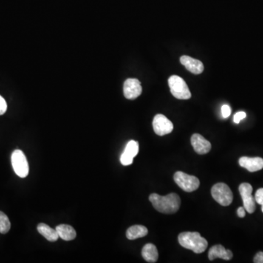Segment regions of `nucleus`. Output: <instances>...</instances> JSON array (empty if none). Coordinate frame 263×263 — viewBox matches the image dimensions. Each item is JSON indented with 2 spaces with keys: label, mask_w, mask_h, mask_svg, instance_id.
Masks as SVG:
<instances>
[{
  "label": "nucleus",
  "mask_w": 263,
  "mask_h": 263,
  "mask_svg": "<svg viewBox=\"0 0 263 263\" xmlns=\"http://www.w3.org/2000/svg\"><path fill=\"white\" fill-rule=\"evenodd\" d=\"M149 200L154 208L162 213H175L180 208L181 198L176 193H171L165 196L153 193L150 195Z\"/></svg>",
  "instance_id": "f257e3e1"
},
{
  "label": "nucleus",
  "mask_w": 263,
  "mask_h": 263,
  "mask_svg": "<svg viewBox=\"0 0 263 263\" xmlns=\"http://www.w3.org/2000/svg\"><path fill=\"white\" fill-rule=\"evenodd\" d=\"M178 239L182 247L196 254L202 253L208 247V241L197 232H184L179 234Z\"/></svg>",
  "instance_id": "f03ea898"
},
{
  "label": "nucleus",
  "mask_w": 263,
  "mask_h": 263,
  "mask_svg": "<svg viewBox=\"0 0 263 263\" xmlns=\"http://www.w3.org/2000/svg\"><path fill=\"white\" fill-rule=\"evenodd\" d=\"M168 85L173 97L179 100H189L192 94L187 83L183 78L178 75H172L168 79Z\"/></svg>",
  "instance_id": "7ed1b4c3"
},
{
  "label": "nucleus",
  "mask_w": 263,
  "mask_h": 263,
  "mask_svg": "<svg viewBox=\"0 0 263 263\" xmlns=\"http://www.w3.org/2000/svg\"><path fill=\"white\" fill-rule=\"evenodd\" d=\"M211 195L213 199L222 206H228L233 202V193L226 184L218 183L213 185Z\"/></svg>",
  "instance_id": "20e7f679"
},
{
  "label": "nucleus",
  "mask_w": 263,
  "mask_h": 263,
  "mask_svg": "<svg viewBox=\"0 0 263 263\" xmlns=\"http://www.w3.org/2000/svg\"><path fill=\"white\" fill-rule=\"evenodd\" d=\"M174 181L182 190L187 193L196 191L199 187V181L197 177L182 171L175 173Z\"/></svg>",
  "instance_id": "39448f33"
},
{
  "label": "nucleus",
  "mask_w": 263,
  "mask_h": 263,
  "mask_svg": "<svg viewBox=\"0 0 263 263\" xmlns=\"http://www.w3.org/2000/svg\"><path fill=\"white\" fill-rule=\"evenodd\" d=\"M12 166L17 176L25 178L29 174V168L24 153L19 149L15 150L11 156Z\"/></svg>",
  "instance_id": "423d86ee"
},
{
  "label": "nucleus",
  "mask_w": 263,
  "mask_h": 263,
  "mask_svg": "<svg viewBox=\"0 0 263 263\" xmlns=\"http://www.w3.org/2000/svg\"><path fill=\"white\" fill-rule=\"evenodd\" d=\"M252 185L249 183H243L240 185L239 192L244 202V206L248 213H252L256 209V201L255 197L252 196Z\"/></svg>",
  "instance_id": "0eeeda50"
},
{
  "label": "nucleus",
  "mask_w": 263,
  "mask_h": 263,
  "mask_svg": "<svg viewBox=\"0 0 263 263\" xmlns=\"http://www.w3.org/2000/svg\"><path fill=\"white\" fill-rule=\"evenodd\" d=\"M153 128L157 135L164 136L172 132L173 125L165 116L157 114L153 120Z\"/></svg>",
  "instance_id": "6e6552de"
},
{
  "label": "nucleus",
  "mask_w": 263,
  "mask_h": 263,
  "mask_svg": "<svg viewBox=\"0 0 263 263\" xmlns=\"http://www.w3.org/2000/svg\"><path fill=\"white\" fill-rule=\"evenodd\" d=\"M142 93L140 80L136 78H128L124 83V94L128 100L137 98Z\"/></svg>",
  "instance_id": "1a4fd4ad"
},
{
  "label": "nucleus",
  "mask_w": 263,
  "mask_h": 263,
  "mask_svg": "<svg viewBox=\"0 0 263 263\" xmlns=\"http://www.w3.org/2000/svg\"><path fill=\"white\" fill-rule=\"evenodd\" d=\"M139 151V145L137 141L131 140L128 142L125 151L121 156V163L125 166L131 165L133 162V159L137 156Z\"/></svg>",
  "instance_id": "9d476101"
},
{
  "label": "nucleus",
  "mask_w": 263,
  "mask_h": 263,
  "mask_svg": "<svg viewBox=\"0 0 263 263\" xmlns=\"http://www.w3.org/2000/svg\"><path fill=\"white\" fill-rule=\"evenodd\" d=\"M191 143L196 152L199 154H205L211 149V144L203 136L194 134L191 137Z\"/></svg>",
  "instance_id": "9b49d317"
},
{
  "label": "nucleus",
  "mask_w": 263,
  "mask_h": 263,
  "mask_svg": "<svg viewBox=\"0 0 263 263\" xmlns=\"http://www.w3.org/2000/svg\"><path fill=\"white\" fill-rule=\"evenodd\" d=\"M180 62L185 66L186 69L192 73L198 75L203 72V64L199 60L193 59L189 56H182L180 58Z\"/></svg>",
  "instance_id": "f8f14e48"
},
{
  "label": "nucleus",
  "mask_w": 263,
  "mask_h": 263,
  "mask_svg": "<svg viewBox=\"0 0 263 263\" xmlns=\"http://www.w3.org/2000/svg\"><path fill=\"white\" fill-rule=\"evenodd\" d=\"M239 165L253 173L263 169V159L261 157H242L239 159Z\"/></svg>",
  "instance_id": "ddd939ff"
},
{
  "label": "nucleus",
  "mask_w": 263,
  "mask_h": 263,
  "mask_svg": "<svg viewBox=\"0 0 263 263\" xmlns=\"http://www.w3.org/2000/svg\"><path fill=\"white\" fill-rule=\"evenodd\" d=\"M233 254L230 250H226L222 245H215L210 249L208 252V258L210 261H213L216 258L230 261L233 258Z\"/></svg>",
  "instance_id": "4468645a"
},
{
  "label": "nucleus",
  "mask_w": 263,
  "mask_h": 263,
  "mask_svg": "<svg viewBox=\"0 0 263 263\" xmlns=\"http://www.w3.org/2000/svg\"><path fill=\"white\" fill-rule=\"evenodd\" d=\"M59 237L65 241H72L76 237V232L73 227L67 224H60L56 227Z\"/></svg>",
  "instance_id": "2eb2a0df"
},
{
  "label": "nucleus",
  "mask_w": 263,
  "mask_h": 263,
  "mask_svg": "<svg viewBox=\"0 0 263 263\" xmlns=\"http://www.w3.org/2000/svg\"><path fill=\"white\" fill-rule=\"evenodd\" d=\"M142 256L146 262L151 263L157 262L159 254L156 246L152 244H145L142 250Z\"/></svg>",
  "instance_id": "dca6fc26"
},
{
  "label": "nucleus",
  "mask_w": 263,
  "mask_h": 263,
  "mask_svg": "<svg viewBox=\"0 0 263 263\" xmlns=\"http://www.w3.org/2000/svg\"><path fill=\"white\" fill-rule=\"evenodd\" d=\"M37 228H38V233L51 242H54L60 238L56 229L54 230V229L49 227L48 224L40 223Z\"/></svg>",
  "instance_id": "f3484780"
},
{
  "label": "nucleus",
  "mask_w": 263,
  "mask_h": 263,
  "mask_svg": "<svg viewBox=\"0 0 263 263\" xmlns=\"http://www.w3.org/2000/svg\"><path fill=\"white\" fill-rule=\"evenodd\" d=\"M148 229L143 225H133L127 230V238L129 240H135L143 238L148 234Z\"/></svg>",
  "instance_id": "a211bd4d"
},
{
  "label": "nucleus",
  "mask_w": 263,
  "mask_h": 263,
  "mask_svg": "<svg viewBox=\"0 0 263 263\" xmlns=\"http://www.w3.org/2000/svg\"><path fill=\"white\" fill-rule=\"evenodd\" d=\"M11 224L5 213L0 211V233L6 234L10 230Z\"/></svg>",
  "instance_id": "6ab92c4d"
},
{
  "label": "nucleus",
  "mask_w": 263,
  "mask_h": 263,
  "mask_svg": "<svg viewBox=\"0 0 263 263\" xmlns=\"http://www.w3.org/2000/svg\"><path fill=\"white\" fill-rule=\"evenodd\" d=\"M246 117H247L246 113L244 112V111H240V112L236 113L235 114L234 117H233V121H234L235 123L239 124L241 121L245 119Z\"/></svg>",
  "instance_id": "aec40b11"
},
{
  "label": "nucleus",
  "mask_w": 263,
  "mask_h": 263,
  "mask_svg": "<svg viewBox=\"0 0 263 263\" xmlns=\"http://www.w3.org/2000/svg\"><path fill=\"white\" fill-rule=\"evenodd\" d=\"M255 201L260 205H263V188L259 189L255 196Z\"/></svg>",
  "instance_id": "412c9836"
},
{
  "label": "nucleus",
  "mask_w": 263,
  "mask_h": 263,
  "mask_svg": "<svg viewBox=\"0 0 263 263\" xmlns=\"http://www.w3.org/2000/svg\"><path fill=\"white\" fill-rule=\"evenodd\" d=\"M231 114V108L228 105H224L222 107V115L224 119L228 118Z\"/></svg>",
  "instance_id": "4be33fe9"
},
{
  "label": "nucleus",
  "mask_w": 263,
  "mask_h": 263,
  "mask_svg": "<svg viewBox=\"0 0 263 263\" xmlns=\"http://www.w3.org/2000/svg\"><path fill=\"white\" fill-rule=\"evenodd\" d=\"M7 105L5 100L0 95V116L3 115L7 111Z\"/></svg>",
  "instance_id": "5701e85b"
},
{
  "label": "nucleus",
  "mask_w": 263,
  "mask_h": 263,
  "mask_svg": "<svg viewBox=\"0 0 263 263\" xmlns=\"http://www.w3.org/2000/svg\"><path fill=\"white\" fill-rule=\"evenodd\" d=\"M254 263H263V252H258V253L255 255V258H254Z\"/></svg>",
  "instance_id": "b1692460"
},
{
  "label": "nucleus",
  "mask_w": 263,
  "mask_h": 263,
  "mask_svg": "<svg viewBox=\"0 0 263 263\" xmlns=\"http://www.w3.org/2000/svg\"><path fill=\"white\" fill-rule=\"evenodd\" d=\"M237 213H238V216L240 218H244L246 215L245 208H243V207H239L238 210H237Z\"/></svg>",
  "instance_id": "393cba45"
},
{
  "label": "nucleus",
  "mask_w": 263,
  "mask_h": 263,
  "mask_svg": "<svg viewBox=\"0 0 263 263\" xmlns=\"http://www.w3.org/2000/svg\"><path fill=\"white\" fill-rule=\"evenodd\" d=\"M262 211L263 212V205H262Z\"/></svg>",
  "instance_id": "a878e982"
}]
</instances>
